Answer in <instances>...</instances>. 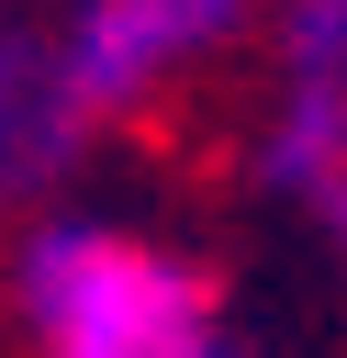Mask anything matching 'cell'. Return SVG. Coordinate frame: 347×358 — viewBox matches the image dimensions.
I'll return each mask as SVG.
<instances>
[{"mask_svg":"<svg viewBox=\"0 0 347 358\" xmlns=\"http://www.w3.org/2000/svg\"><path fill=\"white\" fill-rule=\"evenodd\" d=\"M257 179L280 201H325L347 179V78H313V67H280L269 112H257Z\"/></svg>","mask_w":347,"mask_h":358,"instance_id":"4","label":"cell"},{"mask_svg":"<svg viewBox=\"0 0 347 358\" xmlns=\"http://www.w3.org/2000/svg\"><path fill=\"white\" fill-rule=\"evenodd\" d=\"M257 22V0H78L56 22V56L78 78V101L112 123L157 90H179L201 56H224L235 34Z\"/></svg>","mask_w":347,"mask_h":358,"instance_id":"2","label":"cell"},{"mask_svg":"<svg viewBox=\"0 0 347 358\" xmlns=\"http://www.w3.org/2000/svg\"><path fill=\"white\" fill-rule=\"evenodd\" d=\"M325 213H336V235H347V179H336V190H325Z\"/></svg>","mask_w":347,"mask_h":358,"instance_id":"7","label":"cell"},{"mask_svg":"<svg viewBox=\"0 0 347 358\" xmlns=\"http://www.w3.org/2000/svg\"><path fill=\"white\" fill-rule=\"evenodd\" d=\"M0 302L34 358H168L213 336V280L123 213H22Z\"/></svg>","mask_w":347,"mask_h":358,"instance_id":"1","label":"cell"},{"mask_svg":"<svg viewBox=\"0 0 347 358\" xmlns=\"http://www.w3.org/2000/svg\"><path fill=\"white\" fill-rule=\"evenodd\" d=\"M168 358H235V347H224V336H201V347H168Z\"/></svg>","mask_w":347,"mask_h":358,"instance_id":"6","label":"cell"},{"mask_svg":"<svg viewBox=\"0 0 347 358\" xmlns=\"http://www.w3.org/2000/svg\"><path fill=\"white\" fill-rule=\"evenodd\" d=\"M90 134H101V112L67 78L56 22L0 11V213H45L67 190V168L90 157Z\"/></svg>","mask_w":347,"mask_h":358,"instance_id":"3","label":"cell"},{"mask_svg":"<svg viewBox=\"0 0 347 358\" xmlns=\"http://www.w3.org/2000/svg\"><path fill=\"white\" fill-rule=\"evenodd\" d=\"M269 45H280V67L347 78V0H280L269 11Z\"/></svg>","mask_w":347,"mask_h":358,"instance_id":"5","label":"cell"}]
</instances>
